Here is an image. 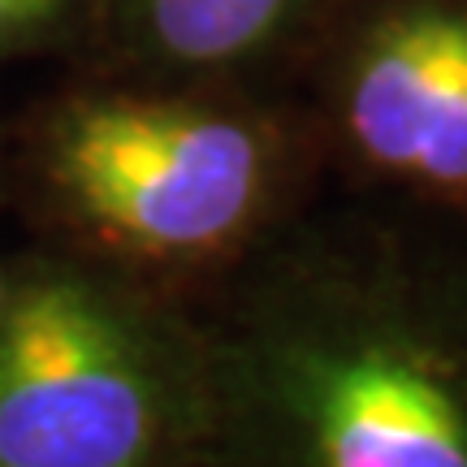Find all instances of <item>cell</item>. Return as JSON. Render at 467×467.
<instances>
[{"mask_svg": "<svg viewBox=\"0 0 467 467\" xmlns=\"http://www.w3.org/2000/svg\"><path fill=\"white\" fill-rule=\"evenodd\" d=\"M303 0H126L139 44L173 66H230L268 48Z\"/></svg>", "mask_w": 467, "mask_h": 467, "instance_id": "cell-5", "label": "cell"}, {"mask_svg": "<svg viewBox=\"0 0 467 467\" xmlns=\"http://www.w3.org/2000/svg\"><path fill=\"white\" fill-rule=\"evenodd\" d=\"M5 295H9V285H5V277H0V303H5Z\"/></svg>", "mask_w": 467, "mask_h": 467, "instance_id": "cell-7", "label": "cell"}, {"mask_svg": "<svg viewBox=\"0 0 467 467\" xmlns=\"http://www.w3.org/2000/svg\"><path fill=\"white\" fill-rule=\"evenodd\" d=\"M243 399L273 467H467V350L372 290H325L260 325Z\"/></svg>", "mask_w": 467, "mask_h": 467, "instance_id": "cell-1", "label": "cell"}, {"mask_svg": "<svg viewBox=\"0 0 467 467\" xmlns=\"http://www.w3.org/2000/svg\"><path fill=\"white\" fill-rule=\"evenodd\" d=\"M200 424V368L143 307L78 273L5 295L0 467H165Z\"/></svg>", "mask_w": 467, "mask_h": 467, "instance_id": "cell-2", "label": "cell"}, {"mask_svg": "<svg viewBox=\"0 0 467 467\" xmlns=\"http://www.w3.org/2000/svg\"><path fill=\"white\" fill-rule=\"evenodd\" d=\"M61 5L66 0H0V48H14L39 35L61 14Z\"/></svg>", "mask_w": 467, "mask_h": 467, "instance_id": "cell-6", "label": "cell"}, {"mask_svg": "<svg viewBox=\"0 0 467 467\" xmlns=\"http://www.w3.org/2000/svg\"><path fill=\"white\" fill-rule=\"evenodd\" d=\"M52 191L109 247L203 260L238 243L273 182V148L247 117L191 100L96 96L48 126Z\"/></svg>", "mask_w": 467, "mask_h": 467, "instance_id": "cell-3", "label": "cell"}, {"mask_svg": "<svg viewBox=\"0 0 467 467\" xmlns=\"http://www.w3.org/2000/svg\"><path fill=\"white\" fill-rule=\"evenodd\" d=\"M350 143L385 173L467 191V9L407 5L364 35L342 91Z\"/></svg>", "mask_w": 467, "mask_h": 467, "instance_id": "cell-4", "label": "cell"}]
</instances>
